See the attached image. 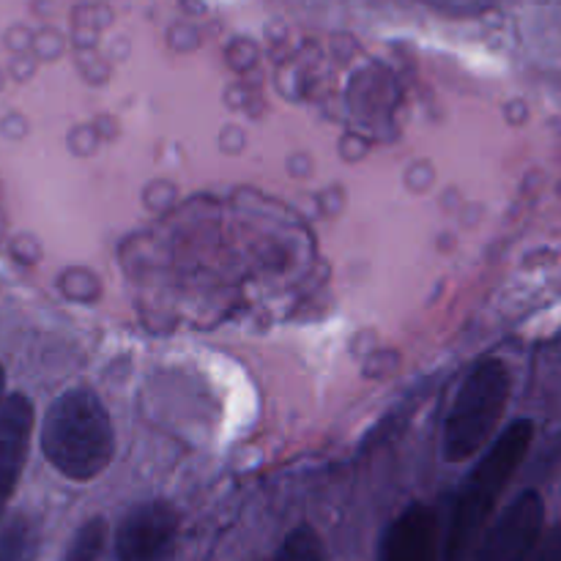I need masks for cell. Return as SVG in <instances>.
Returning a JSON list of instances; mask_svg holds the SVG:
<instances>
[{"label":"cell","mask_w":561,"mask_h":561,"mask_svg":"<svg viewBox=\"0 0 561 561\" xmlns=\"http://www.w3.org/2000/svg\"><path fill=\"white\" fill-rule=\"evenodd\" d=\"M42 453L71 482L96 480L113 463V420L96 392L75 387L53 400L42 422Z\"/></svg>","instance_id":"6da1fadb"},{"label":"cell","mask_w":561,"mask_h":561,"mask_svg":"<svg viewBox=\"0 0 561 561\" xmlns=\"http://www.w3.org/2000/svg\"><path fill=\"white\" fill-rule=\"evenodd\" d=\"M535 438V425L529 420L513 422L499 436V442L488 449L466 477L463 488L458 491L449 515L447 542H444V561H471L482 535L488 529L499 496L510 485L515 471L524 463L526 453Z\"/></svg>","instance_id":"7a4b0ae2"},{"label":"cell","mask_w":561,"mask_h":561,"mask_svg":"<svg viewBox=\"0 0 561 561\" xmlns=\"http://www.w3.org/2000/svg\"><path fill=\"white\" fill-rule=\"evenodd\" d=\"M510 387V370L499 359H482L469 373L444 425V458L449 463H463L485 449L507 409Z\"/></svg>","instance_id":"3957f363"},{"label":"cell","mask_w":561,"mask_h":561,"mask_svg":"<svg viewBox=\"0 0 561 561\" xmlns=\"http://www.w3.org/2000/svg\"><path fill=\"white\" fill-rule=\"evenodd\" d=\"M179 510L164 499H151L126 510L115 531L118 561H170L179 540Z\"/></svg>","instance_id":"277c9868"},{"label":"cell","mask_w":561,"mask_h":561,"mask_svg":"<svg viewBox=\"0 0 561 561\" xmlns=\"http://www.w3.org/2000/svg\"><path fill=\"white\" fill-rule=\"evenodd\" d=\"M542 520H546V504L540 493L524 491L504 507L491 529H485L471 561H526L535 542L540 540Z\"/></svg>","instance_id":"5b68a950"},{"label":"cell","mask_w":561,"mask_h":561,"mask_svg":"<svg viewBox=\"0 0 561 561\" xmlns=\"http://www.w3.org/2000/svg\"><path fill=\"white\" fill-rule=\"evenodd\" d=\"M33 422H36V411L25 394H9L0 403V518L14 496L22 469H25Z\"/></svg>","instance_id":"8992f818"},{"label":"cell","mask_w":561,"mask_h":561,"mask_svg":"<svg viewBox=\"0 0 561 561\" xmlns=\"http://www.w3.org/2000/svg\"><path fill=\"white\" fill-rule=\"evenodd\" d=\"M438 520L427 504H411L389 524L378 561H436Z\"/></svg>","instance_id":"52a82bcc"},{"label":"cell","mask_w":561,"mask_h":561,"mask_svg":"<svg viewBox=\"0 0 561 561\" xmlns=\"http://www.w3.org/2000/svg\"><path fill=\"white\" fill-rule=\"evenodd\" d=\"M36 548V529L33 520L16 515L3 531H0V561H31Z\"/></svg>","instance_id":"ba28073f"},{"label":"cell","mask_w":561,"mask_h":561,"mask_svg":"<svg viewBox=\"0 0 561 561\" xmlns=\"http://www.w3.org/2000/svg\"><path fill=\"white\" fill-rule=\"evenodd\" d=\"M104 542H107V520L96 515L75 531L69 551H66V561H96L102 557Z\"/></svg>","instance_id":"9c48e42d"},{"label":"cell","mask_w":561,"mask_h":561,"mask_svg":"<svg viewBox=\"0 0 561 561\" xmlns=\"http://www.w3.org/2000/svg\"><path fill=\"white\" fill-rule=\"evenodd\" d=\"M268 561H323L321 537L312 526H296Z\"/></svg>","instance_id":"30bf717a"},{"label":"cell","mask_w":561,"mask_h":561,"mask_svg":"<svg viewBox=\"0 0 561 561\" xmlns=\"http://www.w3.org/2000/svg\"><path fill=\"white\" fill-rule=\"evenodd\" d=\"M526 561H561V524L542 531Z\"/></svg>","instance_id":"8fae6325"},{"label":"cell","mask_w":561,"mask_h":561,"mask_svg":"<svg viewBox=\"0 0 561 561\" xmlns=\"http://www.w3.org/2000/svg\"><path fill=\"white\" fill-rule=\"evenodd\" d=\"M5 400V370H3V365H0V403H3Z\"/></svg>","instance_id":"7c38bea8"}]
</instances>
